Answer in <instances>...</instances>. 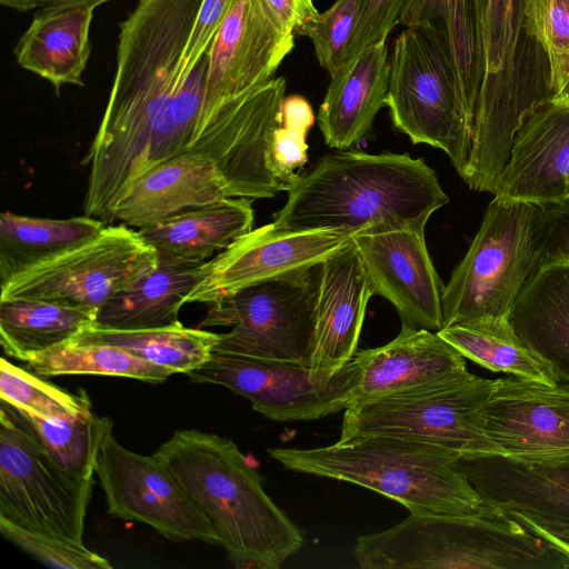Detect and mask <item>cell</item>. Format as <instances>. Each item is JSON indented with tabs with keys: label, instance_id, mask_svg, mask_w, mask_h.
<instances>
[{
	"label": "cell",
	"instance_id": "cell-1",
	"mask_svg": "<svg viewBox=\"0 0 569 569\" xmlns=\"http://www.w3.org/2000/svg\"><path fill=\"white\" fill-rule=\"evenodd\" d=\"M202 0H138L119 24L117 70L89 167L84 216L110 224L128 188L154 166L198 153L233 182L248 171L253 134L247 111L232 100L218 117L206 107L209 51L190 63L186 50Z\"/></svg>",
	"mask_w": 569,
	"mask_h": 569
},
{
	"label": "cell",
	"instance_id": "cell-2",
	"mask_svg": "<svg viewBox=\"0 0 569 569\" xmlns=\"http://www.w3.org/2000/svg\"><path fill=\"white\" fill-rule=\"evenodd\" d=\"M179 480L238 569H278L305 542L266 493L257 467L231 439L180 429L152 453Z\"/></svg>",
	"mask_w": 569,
	"mask_h": 569
},
{
	"label": "cell",
	"instance_id": "cell-3",
	"mask_svg": "<svg viewBox=\"0 0 569 569\" xmlns=\"http://www.w3.org/2000/svg\"><path fill=\"white\" fill-rule=\"evenodd\" d=\"M273 226L288 231L355 233L380 221L426 226L449 202L438 176L408 153L337 150L322 156L287 189Z\"/></svg>",
	"mask_w": 569,
	"mask_h": 569
},
{
	"label": "cell",
	"instance_id": "cell-4",
	"mask_svg": "<svg viewBox=\"0 0 569 569\" xmlns=\"http://www.w3.org/2000/svg\"><path fill=\"white\" fill-rule=\"evenodd\" d=\"M478 64L468 167L496 178L523 122L553 98L548 61L526 0H473Z\"/></svg>",
	"mask_w": 569,
	"mask_h": 569
},
{
	"label": "cell",
	"instance_id": "cell-5",
	"mask_svg": "<svg viewBox=\"0 0 569 569\" xmlns=\"http://www.w3.org/2000/svg\"><path fill=\"white\" fill-rule=\"evenodd\" d=\"M267 451L289 470L367 488L400 502L409 513H505L486 502L455 468L457 455L425 442L369 436L325 447Z\"/></svg>",
	"mask_w": 569,
	"mask_h": 569
},
{
	"label": "cell",
	"instance_id": "cell-6",
	"mask_svg": "<svg viewBox=\"0 0 569 569\" xmlns=\"http://www.w3.org/2000/svg\"><path fill=\"white\" fill-rule=\"evenodd\" d=\"M362 569H566L569 557L508 513L493 517L409 513L357 538Z\"/></svg>",
	"mask_w": 569,
	"mask_h": 569
},
{
	"label": "cell",
	"instance_id": "cell-7",
	"mask_svg": "<svg viewBox=\"0 0 569 569\" xmlns=\"http://www.w3.org/2000/svg\"><path fill=\"white\" fill-rule=\"evenodd\" d=\"M541 267V207L493 196L442 293V328L509 316Z\"/></svg>",
	"mask_w": 569,
	"mask_h": 569
},
{
	"label": "cell",
	"instance_id": "cell-8",
	"mask_svg": "<svg viewBox=\"0 0 569 569\" xmlns=\"http://www.w3.org/2000/svg\"><path fill=\"white\" fill-rule=\"evenodd\" d=\"M496 382L468 372L352 403L345 409L339 441L391 436L436 446L459 458L501 455L479 419Z\"/></svg>",
	"mask_w": 569,
	"mask_h": 569
},
{
	"label": "cell",
	"instance_id": "cell-9",
	"mask_svg": "<svg viewBox=\"0 0 569 569\" xmlns=\"http://www.w3.org/2000/svg\"><path fill=\"white\" fill-rule=\"evenodd\" d=\"M387 107L393 127L413 144L442 150L462 173L471 144L451 61L438 36L425 27H407L390 54Z\"/></svg>",
	"mask_w": 569,
	"mask_h": 569
},
{
	"label": "cell",
	"instance_id": "cell-10",
	"mask_svg": "<svg viewBox=\"0 0 569 569\" xmlns=\"http://www.w3.org/2000/svg\"><path fill=\"white\" fill-rule=\"evenodd\" d=\"M320 264L210 303L200 328L232 326L219 333L213 352L310 366Z\"/></svg>",
	"mask_w": 569,
	"mask_h": 569
},
{
	"label": "cell",
	"instance_id": "cell-11",
	"mask_svg": "<svg viewBox=\"0 0 569 569\" xmlns=\"http://www.w3.org/2000/svg\"><path fill=\"white\" fill-rule=\"evenodd\" d=\"M93 478L62 469L0 400V517L30 531L83 543Z\"/></svg>",
	"mask_w": 569,
	"mask_h": 569
},
{
	"label": "cell",
	"instance_id": "cell-12",
	"mask_svg": "<svg viewBox=\"0 0 569 569\" xmlns=\"http://www.w3.org/2000/svg\"><path fill=\"white\" fill-rule=\"evenodd\" d=\"M138 230L107 224L93 239L31 268L0 286V299L59 303L96 318L119 290L158 263Z\"/></svg>",
	"mask_w": 569,
	"mask_h": 569
},
{
	"label": "cell",
	"instance_id": "cell-13",
	"mask_svg": "<svg viewBox=\"0 0 569 569\" xmlns=\"http://www.w3.org/2000/svg\"><path fill=\"white\" fill-rule=\"evenodd\" d=\"M107 417L94 457L108 513L153 528L173 541L199 540L219 545V538L174 475L153 455L123 447Z\"/></svg>",
	"mask_w": 569,
	"mask_h": 569
},
{
	"label": "cell",
	"instance_id": "cell-14",
	"mask_svg": "<svg viewBox=\"0 0 569 569\" xmlns=\"http://www.w3.org/2000/svg\"><path fill=\"white\" fill-rule=\"evenodd\" d=\"M187 376L197 383L228 388L276 421L315 420L345 410L359 381L352 357L330 379L312 377L310 366L212 352Z\"/></svg>",
	"mask_w": 569,
	"mask_h": 569
},
{
	"label": "cell",
	"instance_id": "cell-15",
	"mask_svg": "<svg viewBox=\"0 0 569 569\" xmlns=\"http://www.w3.org/2000/svg\"><path fill=\"white\" fill-rule=\"evenodd\" d=\"M422 224L380 221L352 236L372 293L387 299L402 323L442 329V283L427 249Z\"/></svg>",
	"mask_w": 569,
	"mask_h": 569
},
{
	"label": "cell",
	"instance_id": "cell-16",
	"mask_svg": "<svg viewBox=\"0 0 569 569\" xmlns=\"http://www.w3.org/2000/svg\"><path fill=\"white\" fill-rule=\"evenodd\" d=\"M340 230H281L273 223L252 229L204 262L201 279L184 303H212L272 278L320 264L352 243Z\"/></svg>",
	"mask_w": 569,
	"mask_h": 569
},
{
	"label": "cell",
	"instance_id": "cell-17",
	"mask_svg": "<svg viewBox=\"0 0 569 569\" xmlns=\"http://www.w3.org/2000/svg\"><path fill=\"white\" fill-rule=\"evenodd\" d=\"M293 37L267 0H234L209 49V114L218 117L230 101L271 80Z\"/></svg>",
	"mask_w": 569,
	"mask_h": 569
},
{
	"label": "cell",
	"instance_id": "cell-18",
	"mask_svg": "<svg viewBox=\"0 0 569 569\" xmlns=\"http://www.w3.org/2000/svg\"><path fill=\"white\" fill-rule=\"evenodd\" d=\"M479 419L501 455L525 459L569 456V382L498 378Z\"/></svg>",
	"mask_w": 569,
	"mask_h": 569
},
{
	"label": "cell",
	"instance_id": "cell-19",
	"mask_svg": "<svg viewBox=\"0 0 569 569\" xmlns=\"http://www.w3.org/2000/svg\"><path fill=\"white\" fill-rule=\"evenodd\" d=\"M453 466L486 502L501 511L569 526V456H463Z\"/></svg>",
	"mask_w": 569,
	"mask_h": 569
},
{
	"label": "cell",
	"instance_id": "cell-20",
	"mask_svg": "<svg viewBox=\"0 0 569 569\" xmlns=\"http://www.w3.org/2000/svg\"><path fill=\"white\" fill-rule=\"evenodd\" d=\"M493 196L539 207L569 201V107L549 101L520 127Z\"/></svg>",
	"mask_w": 569,
	"mask_h": 569
},
{
	"label": "cell",
	"instance_id": "cell-21",
	"mask_svg": "<svg viewBox=\"0 0 569 569\" xmlns=\"http://www.w3.org/2000/svg\"><path fill=\"white\" fill-rule=\"evenodd\" d=\"M371 296L353 242L321 262L310 362L313 378L330 379L352 359Z\"/></svg>",
	"mask_w": 569,
	"mask_h": 569
},
{
	"label": "cell",
	"instance_id": "cell-22",
	"mask_svg": "<svg viewBox=\"0 0 569 569\" xmlns=\"http://www.w3.org/2000/svg\"><path fill=\"white\" fill-rule=\"evenodd\" d=\"M231 198H241L219 164L209 157L184 153L151 168L120 198L116 221L141 229L160 220Z\"/></svg>",
	"mask_w": 569,
	"mask_h": 569
},
{
	"label": "cell",
	"instance_id": "cell-23",
	"mask_svg": "<svg viewBox=\"0 0 569 569\" xmlns=\"http://www.w3.org/2000/svg\"><path fill=\"white\" fill-rule=\"evenodd\" d=\"M353 358L359 381L350 405L469 372L466 358L438 332L405 323L390 342L356 351Z\"/></svg>",
	"mask_w": 569,
	"mask_h": 569
},
{
	"label": "cell",
	"instance_id": "cell-24",
	"mask_svg": "<svg viewBox=\"0 0 569 569\" xmlns=\"http://www.w3.org/2000/svg\"><path fill=\"white\" fill-rule=\"evenodd\" d=\"M387 40L349 59L331 77L317 121L325 142L333 149L356 146L387 106L390 57Z\"/></svg>",
	"mask_w": 569,
	"mask_h": 569
},
{
	"label": "cell",
	"instance_id": "cell-25",
	"mask_svg": "<svg viewBox=\"0 0 569 569\" xmlns=\"http://www.w3.org/2000/svg\"><path fill=\"white\" fill-rule=\"evenodd\" d=\"M94 8L81 3L40 8L14 48L18 64L48 80L58 93L63 84L83 86Z\"/></svg>",
	"mask_w": 569,
	"mask_h": 569
},
{
	"label": "cell",
	"instance_id": "cell-26",
	"mask_svg": "<svg viewBox=\"0 0 569 569\" xmlns=\"http://www.w3.org/2000/svg\"><path fill=\"white\" fill-rule=\"evenodd\" d=\"M252 200L231 198L194 208L138 230L158 259L201 264L252 230Z\"/></svg>",
	"mask_w": 569,
	"mask_h": 569
},
{
	"label": "cell",
	"instance_id": "cell-27",
	"mask_svg": "<svg viewBox=\"0 0 569 569\" xmlns=\"http://www.w3.org/2000/svg\"><path fill=\"white\" fill-rule=\"evenodd\" d=\"M204 263L166 260L116 292L96 315L92 328L146 330L181 326L179 312L201 279Z\"/></svg>",
	"mask_w": 569,
	"mask_h": 569
},
{
	"label": "cell",
	"instance_id": "cell-28",
	"mask_svg": "<svg viewBox=\"0 0 569 569\" xmlns=\"http://www.w3.org/2000/svg\"><path fill=\"white\" fill-rule=\"evenodd\" d=\"M508 319L558 381L569 382V263L542 264L518 296Z\"/></svg>",
	"mask_w": 569,
	"mask_h": 569
},
{
	"label": "cell",
	"instance_id": "cell-29",
	"mask_svg": "<svg viewBox=\"0 0 569 569\" xmlns=\"http://www.w3.org/2000/svg\"><path fill=\"white\" fill-rule=\"evenodd\" d=\"M107 224L88 216L49 219L0 214V286L96 238Z\"/></svg>",
	"mask_w": 569,
	"mask_h": 569
},
{
	"label": "cell",
	"instance_id": "cell-30",
	"mask_svg": "<svg viewBox=\"0 0 569 569\" xmlns=\"http://www.w3.org/2000/svg\"><path fill=\"white\" fill-rule=\"evenodd\" d=\"M438 335L465 358L493 372L556 385L551 367L516 333L508 317L451 325Z\"/></svg>",
	"mask_w": 569,
	"mask_h": 569
},
{
	"label": "cell",
	"instance_id": "cell-31",
	"mask_svg": "<svg viewBox=\"0 0 569 569\" xmlns=\"http://www.w3.org/2000/svg\"><path fill=\"white\" fill-rule=\"evenodd\" d=\"M94 317L54 302L0 299V342L4 353L26 361L76 339L92 327Z\"/></svg>",
	"mask_w": 569,
	"mask_h": 569
},
{
	"label": "cell",
	"instance_id": "cell-32",
	"mask_svg": "<svg viewBox=\"0 0 569 569\" xmlns=\"http://www.w3.org/2000/svg\"><path fill=\"white\" fill-rule=\"evenodd\" d=\"M400 24L425 27L438 36L451 61L461 101L472 126L478 64L473 0H410Z\"/></svg>",
	"mask_w": 569,
	"mask_h": 569
},
{
	"label": "cell",
	"instance_id": "cell-33",
	"mask_svg": "<svg viewBox=\"0 0 569 569\" xmlns=\"http://www.w3.org/2000/svg\"><path fill=\"white\" fill-rule=\"evenodd\" d=\"M219 333L181 326L146 330H108L90 327L71 341L118 347L148 362L188 373L207 361Z\"/></svg>",
	"mask_w": 569,
	"mask_h": 569
},
{
	"label": "cell",
	"instance_id": "cell-34",
	"mask_svg": "<svg viewBox=\"0 0 569 569\" xmlns=\"http://www.w3.org/2000/svg\"><path fill=\"white\" fill-rule=\"evenodd\" d=\"M38 376L98 375L127 377L149 383L164 382L174 372L118 347L69 341L24 361Z\"/></svg>",
	"mask_w": 569,
	"mask_h": 569
},
{
	"label": "cell",
	"instance_id": "cell-35",
	"mask_svg": "<svg viewBox=\"0 0 569 569\" xmlns=\"http://www.w3.org/2000/svg\"><path fill=\"white\" fill-rule=\"evenodd\" d=\"M9 406L62 469L80 479L93 478L96 451L107 417L49 418Z\"/></svg>",
	"mask_w": 569,
	"mask_h": 569
},
{
	"label": "cell",
	"instance_id": "cell-36",
	"mask_svg": "<svg viewBox=\"0 0 569 569\" xmlns=\"http://www.w3.org/2000/svg\"><path fill=\"white\" fill-rule=\"evenodd\" d=\"M0 399L4 402L49 418H88L94 413L88 395H73L48 383L36 375L14 366L4 357L0 361Z\"/></svg>",
	"mask_w": 569,
	"mask_h": 569
},
{
	"label": "cell",
	"instance_id": "cell-37",
	"mask_svg": "<svg viewBox=\"0 0 569 569\" xmlns=\"http://www.w3.org/2000/svg\"><path fill=\"white\" fill-rule=\"evenodd\" d=\"M363 0H337L327 11L318 13L295 32L308 37L320 66L330 77L349 59Z\"/></svg>",
	"mask_w": 569,
	"mask_h": 569
},
{
	"label": "cell",
	"instance_id": "cell-38",
	"mask_svg": "<svg viewBox=\"0 0 569 569\" xmlns=\"http://www.w3.org/2000/svg\"><path fill=\"white\" fill-rule=\"evenodd\" d=\"M526 16L547 58L555 97L569 80V0H526Z\"/></svg>",
	"mask_w": 569,
	"mask_h": 569
},
{
	"label": "cell",
	"instance_id": "cell-39",
	"mask_svg": "<svg viewBox=\"0 0 569 569\" xmlns=\"http://www.w3.org/2000/svg\"><path fill=\"white\" fill-rule=\"evenodd\" d=\"M2 536L41 563L61 569H111L109 560L76 543L59 537L30 531L0 517Z\"/></svg>",
	"mask_w": 569,
	"mask_h": 569
},
{
	"label": "cell",
	"instance_id": "cell-40",
	"mask_svg": "<svg viewBox=\"0 0 569 569\" xmlns=\"http://www.w3.org/2000/svg\"><path fill=\"white\" fill-rule=\"evenodd\" d=\"M316 121L313 110L301 96L286 97L282 106V123L272 141L274 167L289 184L308 161L307 136Z\"/></svg>",
	"mask_w": 569,
	"mask_h": 569
},
{
	"label": "cell",
	"instance_id": "cell-41",
	"mask_svg": "<svg viewBox=\"0 0 569 569\" xmlns=\"http://www.w3.org/2000/svg\"><path fill=\"white\" fill-rule=\"evenodd\" d=\"M409 2L410 0H363L349 47V59L366 48L387 40L392 29L400 23Z\"/></svg>",
	"mask_w": 569,
	"mask_h": 569
},
{
	"label": "cell",
	"instance_id": "cell-42",
	"mask_svg": "<svg viewBox=\"0 0 569 569\" xmlns=\"http://www.w3.org/2000/svg\"><path fill=\"white\" fill-rule=\"evenodd\" d=\"M541 211V266L569 263V201Z\"/></svg>",
	"mask_w": 569,
	"mask_h": 569
},
{
	"label": "cell",
	"instance_id": "cell-43",
	"mask_svg": "<svg viewBox=\"0 0 569 569\" xmlns=\"http://www.w3.org/2000/svg\"><path fill=\"white\" fill-rule=\"evenodd\" d=\"M233 2L234 0H202L186 50L190 63H196L209 51Z\"/></svg>",
	"mask_w": 569,
	"mask_h": 569
},
{
	"label": "cell",
	"instance_id": "cell-44",
	"mask_svg": "<svg viewBox=\"0 0 569 569\" xmlns=\"http://www.w3.org/2000/svg\"><path fill=\"white\" fill-rule=\"evenodd\" d=\"M280 21L293 33L319 12L312 0H267Z\"/></svg>",
	"mask_w": 569,
	"mask_h": 569
},
{
	"label": "cell",
	"instance_id": "cell-45",
	"mask_svg": "<svg viewBox=\"0 0 569 569\" xmlns=\"http://www.w3.org/2000/svg\"><path fill=\"white\" fill-rule=\"evenodd\" d=\"M530 531L545 539L569 557V526L537 520L522 515H509Z\"/></svg>",
	"mask_w": 569,
	"mask_h": 569
},
{
	"label": "cell",
	"instance_id": "cell-46",
	"mask_svg": "<svg viewBox=\"0 0 569 569\" xmlns=\"http://www.w3.org/2000/svg\"><path fill=\"white\" fill-rule=\"evenodd\" d=\"M107 1H110V0H38V8L61 6V4H73V3L90 4V6L97 7Z\"/></svg>",
	"mask_w": 569,
	"mask_h": 569
},
{
	"label": "cell",
	"instance_id": "cell-47",
	"mask_svg": "<svg viewBox=\"0 0 569 569\" xmlns=\"http://www.w3.org/2000/svg\"><path fill=\"white\" fill-rule=\"evenodd\" d=\"M1 4L18 11H29L38 8V0H0Z\"/></svg>",
	"mask_w": 569,
	"mask_h": 569
},
{
	"label": "cell",
	"instance_id": "cell-48",
	"mask_svg": "<svg viewBox=\"0 0 569 569\" xmlns=\"http://www.w3.org/2000/svg\"><path fill=\"white\" fill-rule=\"evenodd\" d=\"M551 101L569 107V80Z\"/></svg>",
	"mask_w": 569,
	"mask_h": 569
}]
</instances>
